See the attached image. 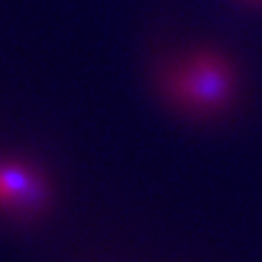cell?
<instances>
[{
	"mask_svg": "<svg viewBox=\"0 0 262 262\" xmlns=\"http://www.w3.org/2000/svg\"><path fill=\"white\" fill-rule=\"evenodd\" d=\"M158 85L168 103L194 116L225 110L236 88L232 61L216 51H194L158 70Z\"/></svg>",
	"mask_w": 262,
	"mask_h": 262,
	"instance_id": "6da1fadb",
	"label": "cell"
},
{
	"mask_svg": "<svg viewBox=\"0 0 262 262\" xmlns=\"http://www.w3.org/2000/svg\"><path fill=\"white\" fill-rule=\"evenodd\" d=\"M48 182L37 168L22 162L0 160V210L35 214L48 201Z\"/></svg>",
	"mask_w": 262,
	"mask_h": 262,
	"instance_id": "7a4b0ae2",
	"label": "cell"
},
{
	"mask_svg": "<svg viewBox=\"0 0 262 262\" xmlns=\"http://www.w3.org/2000/svg\"><path fill=\"white\" fill-rule=\"evenodd\" d=\"M247 3H253V5H262V0H247Z\"/></svg>",
	"mask_w": 262,
	"mask_h": 262,
	"instance_id": "3957f363",
	"label": "cell"
}]
</instances>
